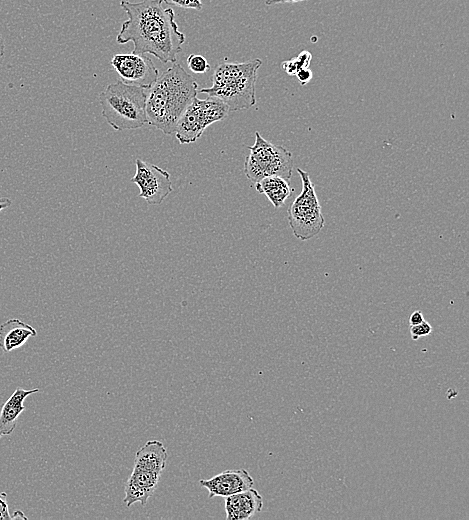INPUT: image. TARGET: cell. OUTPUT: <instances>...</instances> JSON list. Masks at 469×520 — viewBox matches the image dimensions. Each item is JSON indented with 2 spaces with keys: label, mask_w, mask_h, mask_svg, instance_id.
I'll use <instances>...</instances> for the list:
<instances>
[{
  "label": "cell",
  "mask_w": 469,
  "mask_h": 520,
  "mask_svg": "<svg viewBox=\"0 0 469 520\" xmlns=\"http://www.w3.org/2000/svg\"><path fill=\"white\" fill-rule=\"evenodd\" d=\"M4 52H5V44H4V40L0 34V58L4 55Z\"/></svg>",
  "instance_id": "obj_27"
},
{
  "label": "cell",
  "mask_w": 469,
  "mask_h": 520,
  "mask_svg": "<svg viewBox=\"0 0 469 520\" xmlns=\"http://www.w3.org/2000/svg\"><path fill=\"white\" fill-rule=\"evenodd\" d=\"M254 185L260 194L266 195L276 209L282 206L294 191L289 180L276 175L265 176Z\"/></svg>",
  "instance_id": "obj_16"
},
{
  "label": "cell",
  "mask_w": 469,
  "mask_h": 520,
  "mask_svg": "<svg viewBox=\"0 0 469 520\" xmlns=\"http://www.w3.org/2000/svg\"><path fill=\"white\" fill-rule=\"evenodd\" d=\"M263 498L260 493L250 488L248 490L225 497L227 520H245L262 511Z\"/></svg>",
  "instance_id": "obj_12"
},
{
  "label": "cell",
  "mask_w": 469,
  "mask_h": 520,
  "mask_svg": "<svg viewBox=\"0 0 469 520\" xmlns=\"http://www.w3.org/2000/svg\"><path fill=\"white\" fill-rule=\"evenodd\" d=\"M164 4L163 0H121L128 19L122 23L116 41L132 42V53L151 54L164 64L175 63L185 35L175 21L174 10Z\"/></svg>",
  "instance_id": "obj_1"
},
{
  "label": "cell",
  "mask_w": 469,
  "mask_h": 520,
  "mask_svg": "<svg viewBox=\"0 0 469 520\" xmlns=\"http://www.w3.org/2000/svg\"><path fill=\"white\" fill-rule=\"evenodd\" d=\"M261 65L259 58L241 63H222L214 70L212 86L198 89V92L222 101L229 111L249 109L256 103L255 86Z\"/></svg>",
  "instance_id": "obj_3"
},
{
  "label": "cell",
  "mask_w": 469,
  "mask_h": 520,
  "mask_svg": "<svg viewBox=\"0 0 469 520\" xmlns=\"http://www.w3.org/2000/svg\"><path fill=\"white\" fill-rule=\"evenodd\" d=\"M12 519L9 514V508L7 503V494L0 492V520Z\"/></svg>",
  "instance_id": "obj_21"
},
{
  "label": "cell",
  "mask_w": 469,
  "mask_h": 520,
  "mask_svg": "<svg viewBox=\"0 0 469 520\" xmlns=\"http://www.w3.org/2000/svg\"><path fill=\"white\" fill-rule=\"evenodd\" d=\"M37 331L20 319H9L0 325V348L9 353L23 346Z\"/></svg>",
  "instance_id": "obj_14"
},
{
  "label": "cell",
  "mask_w": 469,
  "mask_h": 520,
  "mask_svg": "<svg viewBox=\"0 0 469 520\" xmlns=\"http://www.w3.org/2000/svg\"><path fill=\"white\" fill-rule=\"evenodd\" d=\"M168 453L159 440L147 441L135 454L134 467L162 474Z\"/></svg>",
  "instance_id": "obj_15"
},
{
  "label": "cell",
  "mask_w": 469,
  "mask_h": 520,
  "mask_svg": "<svg viewBox=\"0 0 469 520\" xmlns=\"http://www.w3.org/2000/svg\"><path fill=\"white\" fill-rule=\"evenodd\" d=\"M11 517H12V519H16V518L27 519V517L24 515V513L19 510L16 511Z\"/></svg>",
  "instance_id": "obj_26"
},
{
  "label": "cell",
  "mask_w": 469,
  "mask_h": 520,
  "mask_svg": "<svg viewBox=\"0 0 469 520\" xmlns=\"http://www.w3.org/2000/svg\"><path fill=\"white\" fill-rule=\"evenodd\" d=\"M199 484L208 490L209 497H227L253 487L254 480L246 469L226 470Z\"/></svg>",
  "instance_id": "obj_10"
},
{
  "label": "cell",
  "mask_w": 469,
  "mask_h": 520,
  "mask_svg": "<svg viewBox=\"0 0 469 520\" xmlns=\"http://www.w3.org/2000/svg\"><path fill=\"white\" fill-rule=\"evenodd\" d=\"M148 90L118 80L99 94L102 115L117 131L138 129L147 123Z\"/></svg>",
  "instance_id": "obj_4"
},
{
  "label": "cell",
  "mask_w": 469,
  "mask_h": 520,
  "mask_svg": "<svg viewBox=\"0 0 469 520\" xmlns=\"http://www.w3.org/2000/svg\"><path fill=\"white\" fill-rule=\"evenodd\" d=\"M12 204L9 198H0V212L8 208Z\"/></svg>",
  "instance_id": "obj_25"
},
{
  "label": "cell",
  "mask_w": 469,
  "mask_h": 520,
  "mask_svg": "<svg viewBox=\"0 0 469 520\" xmlns=\"http://www.w3.org/2000/svg\"><path fill=\"white\" fill-rule=\"evenodd\" d=\"M163 2L169 6L195 10H201L203 6L201 0H163Z\"/></svg>",
  "instance_id": "obj_20"
},
{
  "label": "cell",
  "mask_w": 469,
  "mask_h": 520,
  "mask_svg": "<svg viewBox=\"0 0 469 520\" xmlns=\"http://www.w3.org/2000/svg\"><path fill=\"white\" fill-rule=\"evenodd\" d=\"M135 165L136 172L130 181L139 187L138 196L150 205H160L173 191L169 172L142 159H136Z\"/></svg>",
  "instance_id": "obj_8"
},
{
  "label": "cell",
  "mask_w": 469,
  "mask_h": 520,
  "mask_svg": "<svg viewBox=\"0 0 469 520\" xmlns=\"http://www.w3.org/2000/svg\"><path fill=\"white\" fill-rule=\"evenodd\" d=\"M312 55L308 51H302L299 55L293 59L283 61L281 63V68L288 75L295 76V74L303 69L308 68L311 62Z\"/></svg>",
  "instance_id": "obj_17"
},
{
  "label": "cell",
  "mask_w": 469,
  "mask_h": 520,
  "mask_svg": "<svg viewBox=\"0 0 469 520\" xmlns=\"http://www.w3.org/2000/svg\"><path fill=\"white\" fill-rule=\"evenodd\" d=\"M39 392L35 389L17 388L0 407V438L10 435L17 424L18 418L25 411L24 400L31 394Z\"/></svg>",
  "instance_id": "obj_13"
},
{
  "label": "cell",
  "mask_w": 469,
  "mask_h": 520,
  "mask_svg": "<svg viewBox=\"0 0 469 520\" xmlns=\"http://www.w3.org/2000/svg\"><path fill=\"white\" fill-rule=\"evenodd\" d=\"M160 476L158 473L134 467L125 485L123 501L126 506L130 507L136 502L145 506L155 491Z\"/></svg>",
  "instance_id": "obj_11"
},
{
  "label": "cell",
  "mask_w": 469,
  "mask_h": 520,
  "mask_svg": "<svg viewBox=\"0 0 469 520\" xmlns=\"http://www.w3.org/2000/svg\"><path fill=\"white\" fill-rule=\"evenodd\" d=\"M295 76L297 77L298 82L302 86H304V85H306L307 83L310 82V80L312 79L313 74H312V71L308 67V68H303V69L299 70L295 74Z\"/></svg>",
  "instance_id": "obj_22"
},
{
  "label": "cell",
  "mask_w": 469,
  "mask_h": 520,
  "mask_svg": "<svg viewBox=\"0 0 469 520\" xmlns=\"http://www.w3.org/2000/svg\"><path fill=\"white\" fill-rule=\"evenodd\" d=\"M249 155L244 162V173L253 184L265 176L276 175L287 180L292 175V153L280 145L265 140L255 132V142L249 146Z\"/></svg>",
  "instance_id": "obj_5"
},
{
  "label": "cell",
  "mask_w": 469,
  "mask_h": 520,
  "mask_svg": "<svg viewBox=\"0 0 469 520\" xmlns=\"http://www.w3.org/2000/svg\"><path fill=\"white\" fill-rule=\"evenodd\" d=\"M300 1H305V0H266L265 4L268 6H271V5H276V4L295 3V2H300Z\"/></svg>",
  "instance_id": "obj_24"
},
{
  "label": "cell",
  "mask_w": 469,
  "mask_h": 520,
  "mask_svg": "<svg viewBox=\"0 0 469 520\" xmlns=\"http://www.w3.org/2000/svg\"><path fill=\"white\" fill-rule=\"evenodd\" d=\"M431 332L432 326L425 320L417 325L410 326V334L412 340H417L420 337L427 336L431 334Z\"/></svg>",
  "instance_id": "obj_19"
},
{
  "label": "cell",
  "mask_w": 469,
  "mask_h": 520,
  "mask_svg": "<svg viewBox=\"0 0 469 520\" xmlns=\"http://www.w3.org/2000/svg\"><path fill=\"white\" fill-rule=\"evenodd\" d=\"M228 112L227 105L216 98L199 99L195 96L177 122V140L181 144L195 142L209 125L223 120Z\"/></svg>",
  "instance_id": "obj_7"
},
{
  "label": "cell",
  "mask_w": 469,
  "mask_h": 520,
  "mask_svg": "<svg viewBox=\"0 0 469 520\" xmlns=\"http://www.w3.org/2000/svg\"><path fill=\"white\" fill-rule=\"evenodd\" d=\"M424 320L425 319H424L422 312L420 310H416L409 317V325L410 326L417 325V324L423 322Z\"/></svg>",
  "instance_id": "obj_23"
},
{
  "label": "cell",
  "mask_w": 469,
  "mask_h": 520,
  "mask_svg": "<svg viewBox=\"0 0 469 520\" xmlns=\"http://www.w3.org/2000/svg\"><path fill=\"white\" fill-rule=\"evenodd\" d=\"M188 68L197 74L205 73L210 69L207 59L200 54H190L187 59Z\"/></svg>",
  "instance_id": "obj_18"
},
{
  "label": "cell",
  "mask_w": 469,
  "mask_h": 520,
  "mask_svg": "<svg viewBox=\"0 0 469 520\" xmlns=\"http://www.w3.org/2000/svg\"><path fill=\"white\" fill-rule=\"evenodd\" d=\"M297 172L302 191L288 208V221L294 236L306 241L321 231L325 219L309 174L301 168H297Z\"/></svg>",
  "instance_id": "obj_6"
},
{
  "label": "cell",
  "mask_w": 469,
  "mask_h": 520,
  "mask_svg": "<svg viewBox=\"0 0 469 520\" xmlns=\"http://www.w3.org/2000/svg\"><path fill=\"white\" fill-rule=\"evenodd\" d=\"M197 93L194 78L180 64L173 63L148 89L147 123L166 135L175 133L180 116Z\"/></svg>",
  "instance_id": "obj_2"
},
{
  "label": "cell",
  "mask_w": 469,
  "mask_h": 520,
  "mask_svg": "<svg viewBox=\"0 0 469 520\" xmlns=\"http://www.w3.org/2000/svg\"><path fill=\"white\" fill-rule=\"evenodd\" d=\"M111 64L124 83L149 89L159 76L153 61L144 54L118 53Z\"/></svg>",
  "instance_id": "obj_9"
}]
</instances>
